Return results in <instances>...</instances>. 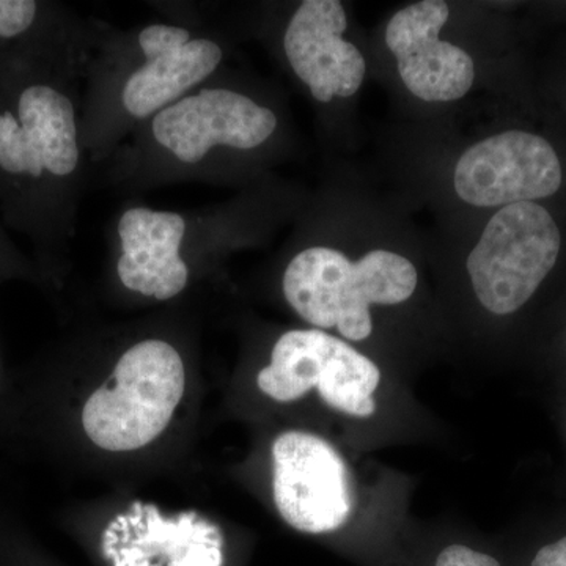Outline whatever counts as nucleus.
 <instances>
[{
    "mask_svg": "<svg viewBox=\"0 0 566 566\" xmlns=\"http://www.w3.org/2000/svg\"><path fill=\"white\" fill-rule=\"evenodd\" d=\"M186 387L185 359L174 342L148 335L129 345L88 398L82 424L93 444L132 452L166 430Z\"/></svg>",
    "mask_w": 566,
    "mask_h": 566,
    "instance_id": "nucleus-6",
    "label": "nucleus"
},
{
    "mask_svg": "<svg viewBox=\"0 0 566 566\" xmlns=\"http://www.w3.org/2000/svg\"><path fill=\"white\" fill-rule=\"evenodd\" d=\"M453 186L482 208L545 202L566 186V158L542 133L509 129L472 145L457 163Z\"/></svg>",
    "mask_w": 566,
    "mask_h": 566,
    "instance_id": "nucleus-9",
    "label": "nucleus"
},
{
    "mask_svg": "<svg viewBox=\"0 0 566 566\" xmlns=\"http://www.w3.org/2000/svg\"><path fill=\"white\" fill-rule=\"evenodd\" d=\"M564 248V229L545 203L499 208L465 262L480 304L494 315L516 314L556 270Z\"/></svg>",
    "mask_w": 566,
    "mask_h": 566,
    "instance_id": "nucleus-7",
    "label": "nucleus"
},
{
    "mask_svg": "<svg viewBox=\"0 0 566 566\" xmlns=\"http://www.w3.org/2000/svg\"><path fill=\"white\" fill-rule=\"evenodd\" d=\"M532 566H566V536L536 553Z\"/></svg>",
    "mask_w": 566,
    "mask_h": 566,
    "instance_id": "nucleus-16",
    "label": "nucleus"
},
{
    "mask_svg": "<svg viewBox=\"0 0 566 566\" xmlns=\"http://www.w3.org/2000/svg\"><path fill=\"white\" fill-rule=\"evenodd\" d=\"M222 535L196 513L167 520L153 505L134 504L104 532L114 566H222Z\"/></svg>",
    "mask_w": 566,
    "mask_h": 566,
    "instance_id": "nucleus-13",
    "label": "nucleus"
},
{
    "mask_svg": "<svg viewBox=\"0 0 566 566\" xmlns=\"http://www.w3.org/2000/svg\"><path fill=\"white\" fill-rule=\"evenodd\" d=\"M416 286L415 264L382 249L352 262L329 245H305L282 274L283 297L305 323L319 331L335 327L353 342L370 337L371 304L405 303Z\"/></svg>",
    "mask_w": 566,
    "mask_h": 566,
    "instance_id": "nucleus-5",
    "label": "nucleus"
},
{
    "mask_svg": "<svg viewBox=\"0 0 566 566\" xmlns=\"http://www.w3.org/2000/svg\"><path fill=\"white\" fill-rule=\"evenodd\" d=\"M46 9L48 3L35 0H0V48L9 50L32 31Z\"/></svg>",
    "mask_w": 566,
    "mask_h": 566,
    "instance_id": "nucleus-14",
    "label": "nucleus"
},
{
    "mask_svg": "<svg viewBox=\"0 0 566 566\" xmlns=\"http://www.w3.org/2000/svg\"><path fill=\"white\" fill-rule=\"evenodd\" d=\"M436 566H501L494 557L479 553L468 546L446 547L436 560Z\"/></svg>",
    "mask_w": 566,
    "mask_h": 566,
    "instance_id": "nucleus-15",
    "label": "nucleus"
},
{
    "mask_svg": "<svg viewBox=\"0 0 566 566\" xmlns=\"http://www.w3.org/2000/svg\"><path fill=\"white\" fill-rule=\"evenodd\" d=\"M281 118L223 69L92 166L91 186L137 196L166 186L240 180L273 144Z\"/></svg>",
    "mask_w": 566,
    "mask_h": 566,
    "instance_id": "nucleus-2",
    "label": "nucleus"
},
{
    "mask_svg": "<svg viewBox=\"0 0 566 566\" xmlns=\"http://www.w3.org/2000/svg\"><path fill=\"white\" fill-rule=\"evenodd\" d=\"M3 82L0 186L41 248L66 252L92 177L81 133L82 81L9 70Z\"/></svg>",
    "mask_w": 566,
    "mask_h": 566,
    "instance_id": "nucleus-3",
    "label": "nucleus"
},
{
    "mask_svg": "<svg viewBox=\"0 0 566 566\" xmlns=\"http://www.w3.org/2000/svg\"><path fill=\"white\" fill-rule=\"evenodd\" d=\"M273 493L283 521L304 534H327L353 515L352 475L329 442L286 431L273 444Z\"/></svg>",
    "mask_w": 566,
    "mask_h": 566,
    "instance_id": "nucleus-10",
    "label": "nucleus"
},
{
    "mask_svg": "<svg viewBox=\"0 0 566 566\" xmlns=\"http://www.w3.org/2000/svg\"><path fill=\"white\" fill-rule=\"evenodd\" d=\"M348 20L338 0H304L286 18L281 46L294 77L319 104L359 91L365 59L344 39Z\"/></svg>",
    "mask_w": 566,
    "mask_h": 566,
    "instance_id": "nucleus-11",
    "label": "nucleus"
},
{
    "mask_svg": "<svg viewBox=\"0 0 566 566\" xmlns=\"http://www.w3.org/2000/svg\"><path fill=\"white\" fill-rule=\"evenodd\" d=\"M381 371L367 356L319 329L282 334L260 370V390L281 403L300 400L311 389L335 411L354 417L375 415V390Z\"/></svg>",
    "mask_w": 566,
    "mask_h": 566,
    "instance_id": "nucleus-8",
    "label": "nucleus"
},
{
    "mask_svg": "<svg viewBox=\"0 0 566 566\" xmlns=\"http://www.w3.org/2000/svg\"><path fill=\"white\" fill-rule=\"evenodd\" d=\"M161 18L107 24L82 82L81 133L92 166L139 126L226 69L229 44L192 3H163Z\"/></svg>",
    "mask_w": 566,
    "mask_h": 566,
    "instance_id": "nucleus-1",
    "label": "nucleus"
},
{
    "mask_svg": "<svg viewBox=\"0 0 566 566\" xmlns=\"http://www.w3.org/2000/svg\"><path fill=\"white\" fill-rule=\"evenodd\" d=\"M252 211L249 197L185 210L129 199L107 227L109 274L132 296L172 301L244 245Z\"/></svg>",
    "mask_w": 566,
    "mask_h": 566,
    "instance_id": "nucleus-4",
    "label": "nucleus"
},
{
    "mask_svg": "<svg viewBox=\"0 0 566 566\" xmlns=\"http://www.w3.org/2000/svg\"><path fill=\"white\" fill-rule=\"evenodd\" d=\"M449 14L442 0H423L398 11L387 25L386 43L397 57L401 81L423 102H455L475 81L471 55L439 39Z\"/></svg>",
    "mask_w": 566,
    "mask_h": 566,
    "instance_id": "nucleus-12",
    "label": "nucleus"
}]
</instances>
